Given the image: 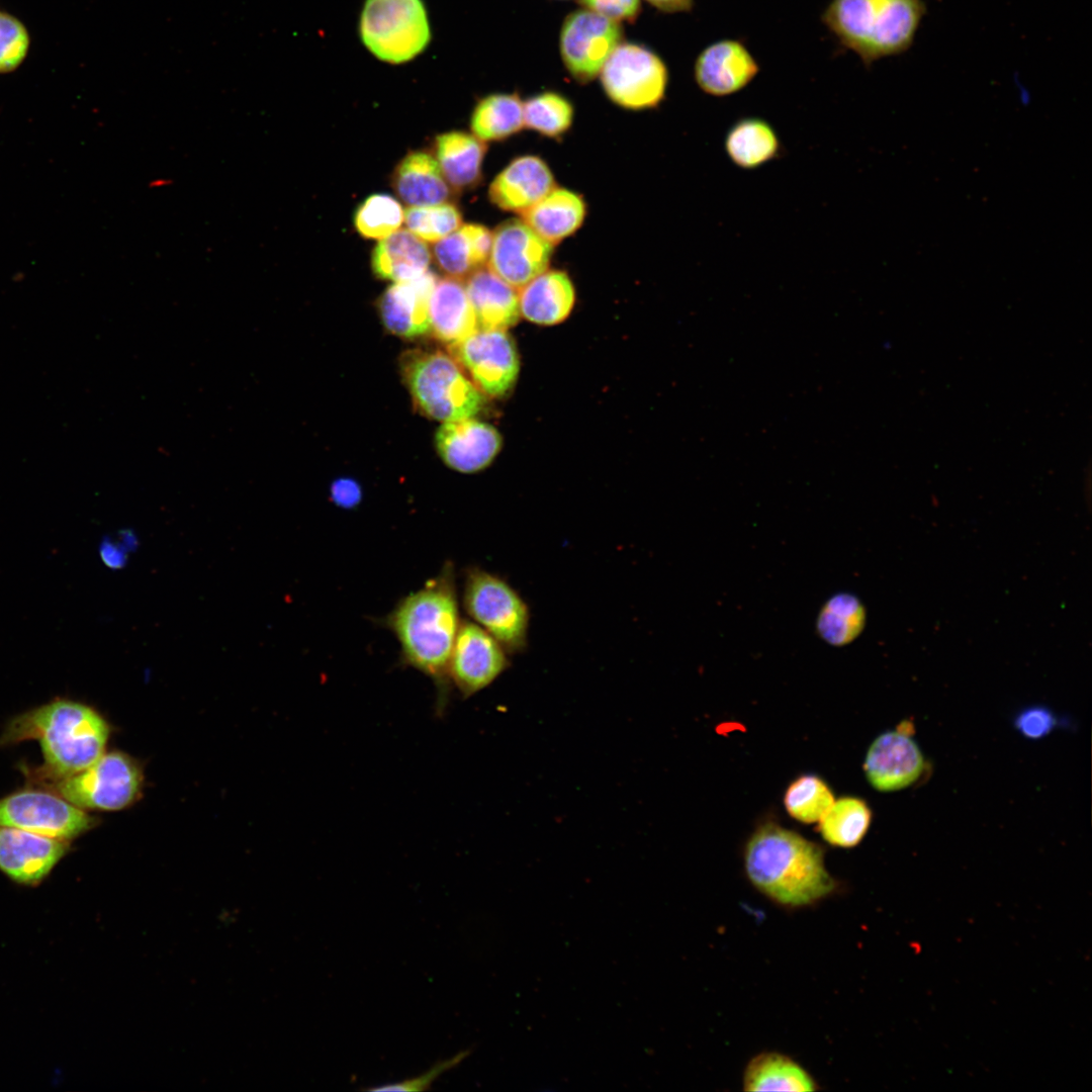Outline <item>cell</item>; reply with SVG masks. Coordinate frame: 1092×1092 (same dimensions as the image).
<instances>
[{"mask_svg": "<svg viewBox=\"0 0 1092 1092\" xmlns=\"http://www.w3.org/2000/svg\"><path fill=\"white\" fill-rule=\"evenodd\" d=\"M461 620L451 561L421 588L400 599L382 620L399 644V662L433 681L438 712L444 711L452 690L450 660Z\"/></svg>", "mask_w": 1092, "mask_h": 1092, "instance_id": "obj_1", "label": "cell"}, {"mask_svg": "<svg viewBox=\"0 0 1092 1092\" xmlns=\"http://www.w3.org/2000/svg\"><path fill=\"white\" fill-rule=\"evenodd\" d=\"M744 864L752 885L785 907L814 904L836 887L821 847L772 823L758 827L749 838Z\"/></svg>", "mask_w": 1092, "mask_h": 1092, "instance_id": "obj_2", "label": "cell"}, {"mask_svg": "<svg viewBox=\"0 0 1092 1092\" xmlns=\"http://www.w3.org/2000/svg\"><path fill=\"white\" fill-rule=\"evenodd\" d=\"M109 735L106 721L91 707L70 700H55L24 712L5 728L1 745L38 740L44 759L35 780L76 774L97 760Z\"/></svg>", "mask_w": 1092, "mask_h": 1092, "instance_id": "obj_3", "label": "cell"}, {"mask_svg": "<svg viewBox=\"0 0 1092 1092\" xmlns=\"http://www.w3.org/2000/svg\"><path fill=\"white\" fill-rule=\"evenodd\" d=\"M925 6L922 0H831L822 19L866 64L906 51Z\"/></svg>", "mask_w": 1092, "mask_h": 1092, "instance_id": "obj_4", "label": "cell"}, {"mask_svg": "<svg viewBox=\"0 0 1092 1092\" xmlns=\"http://www.w3.org/2000/svg\"><path fill=\"white\" fill-rule=\"evenodd\" d=\"M399 367L415 408L428 419L457 421L481 410L483 394L449 353L411 350Z\"/></svg>", "mask_w": 1092, "mask_h": 1092, "instance_id": "obj_5", "label": "cell"}, {"mask_svg": "<svg viewBox=\"0 0 1092 1092\" xmlns=\"http://www.w3.org/2000/svg\"><path fill=\"white\" fill-rule=\"evenodd\" d=\"M462 606L472 621L494 637L510 655L526 651L530 608L506 579L479 566L467 567Z\"/></svg>", "mask_w": 1092, "mask_h": 1092, "instance_id": "obj_6", "label": "cell"}, {"mask_svg": "<svg viewBox=\"0 0 1092 1092\" xmlns=\"http://www.w3.org/2000/svg\"><path fill=\"white\" fill-rule=\"evenodd\" d=\"M359 32L365 48L382 62H410L428 47L431 28L422 0H366Z\"/></svg>", "mask_w": 1092, "mask_h": 1092, "instance_id": "obj_7", "label": "cell"}, {"mask_svg": "<svg viewBox=\"0 0 1092 1092\" xmlns=\"http://www.w3.org/2000/svg\"><path fill=\"white\" fill-rule=\"evenodd\" d=\"M35 783L80 809L115 811L136 800L143 775L128 755L112 751L76 774Z\"/></svg>", "mask_w": 1092, "mask_h": 1092, "instance_id": "obj_8", "label": "cell"}, {"mask_svg": "<svg viewBox=\"0 0 1092 1092\" xmlns=\"http://www.w3.org/2000/svg\"><path fill=\"white\" fill-rule=\"evenodd\" d=\"M600 77L607 96L617 105L633 110L659 104L668 83L664 62L652 51L629 42L618 44Z\"/></svg>", "mask_w": 1092, "mask_h": 1092, "instance_id": "obj_9", "label": "cell"}, {"mask_svg": "<svg viewBox=\"0 0 1092 1092\" xmlns=\"http://www.w3.org/2000/svg\"><path fill=\"white\" fill-rule=\"evenodd\" d=\"M96 824L85 810L47 789H25L0 799V825L74 839Z\"/></svg>", "mask_w": 1092, "mask_h": 1092, "instance_id": "obj_10", "label": "cell"}, {"mask_svg": "<svg viewBox=\"0 0 1092 1092\" xmlns=\"http://www.w3.org/2000/svg\"><path fill=\"white\" fill-rule=\"evenodd\" d=\"M448 353L483 395L503 396L518 378V352L514 340L505 330L478 329L449 345Z\"/></svg>", "mask_w": 1092, "mask_h": 1092, "instance_id": "obj_11", "label": "cell"}, {"mask_svg": "<svg viewBox=\"0 0 1092 1092\" xmlns=\"http://www.w3.org/2000/svg\"><path fill=\"white\" fill-rule=\"evenodd\" d=\"M621 38L620 22L579 9L568 14L562 23L560 56L569 74L576 81L586 83L600 75Z\"/></svg>", "mask_w": 1092, "mask_h": 1092, "instance_id": "obj_12", "label": "cell"}, {"mask_svg": "<svg viewBox=\"0 0 1092 1092\" xmlns=\"http://www.w3.org/2000/svg\"><path fill=\"white\" fill-rule=\"evenodd\" d=\"M510 654L487 631L462 619L450 660V681L463 699L489 687L510 666Z\"/></svg>", "mask_w": 1092, "mask_h": 1092, "instance_id": "obj_13", "label": "cell"}, {"mask_svg": "<svg viewBox=\"0 0 1092 1092\" xmlns=\"http://www.w3.org/2000/svg\"><path fill=\"white\" fill-rule=\"evenodd\" d=\"M553 245L522 218L509 219L492 232L487 268L519 290L548 269Z\"/></svg>", "mask_w": 1092, "mask_h": 1092, "instance_id": "obj_14", "label": "cell"}, {"mask_svg": "<svg viewBox=\"0 0 1092 1092\" xmlns=\"http://www.w3.org/2000/svg\"><path fill=\"white\" fill-rule=\"evenodd\" d=\"M69 849L67 840L0 825V871L16 883L39 884Z\"/></svg>", "mask_w": 1092, "mask_h": 1092, "instance_id": "obj_15", "label": "cell"}, {"mask_svg": "<svg viewBox=\"0 0 1092 1092\" xmlns=\"http://www.w3.org/2000/svg\"><path fill=\"white\" fill-rule=\"evenodd\" d=\"M437 453L447 467L460 473L486 468L502 447V437L491 425L473 418L442 423L435 435Z\"/></svg>", "mask_w": 1092, "mask_h": 1092, "instance_id": "obj_16", "label": "cell"}, {"mask_svg": "<svg viewBox=\"0 0 1092 1092\" xmlns=\"http://www.w3.org/2000/svg\"><path fill=\"white\" fill-rule=\"evenodd\" d=\"M864 772L880 792H895L915 783L924 769V758L906 729L878 736L868 749Z\"/></svg>", "mask_w": 1092, "mask_h": 1092, "instance_id": "obj_17", "label": "cell"}, {"mask_svg": "<svg viewBox=\"0 0 1092 1092\" xmlns=\"http://www.w3.org/2000/svg\"><path fill=\"white\" fill-rule=\"evenodd\" d=\"M759 67L747 48L735 39H722L705 48L695 63V80L705 93L724 97L745 88Z\"/></svg>", "mask_w": 1092, "mask_h": 1092, "instance_id": "obj_18", "label": "cell"}, {"mask_svg": "<svg viewBox=\"0 0 1092 1092\" xmlns=\"http://www.w3.org/2000/svg\"><path fill=\"white\" fill-rule=\"evenodd\" d=\"M554 187L548 165L537 156L524 155L512 160L495 176L488 196L498 208L522 214Z\"/></svg>", "mask_w": 1092, "mask_h": 1092, "instance_id": "obj_19", "label": "cell"}, {"mask_svg": "<svg viewBox=\"0 0 1092 1092\" xmlns=\"http://www.w3.org/2000/svg\"><path fill=\"white\" fill-rule=\"evenodd\" d=\"M436 280L428 271L416 279L393 283L381 294L378 310L388 332L404 339L429 332V299Z\"/></svg>", "mask_w": 1092, "mask_h": 1092, "instance_id": "obj_20", "label": "cell"}, {"mask_svg": "<svg viewBox=\"0 0 1092 1092\" xmlns=\"http://www.w3.org/2000/svg\"><path fill=\"white\" fill-rule=\"evenodd\" d=\"M429 333L448 346L478 330L463 280L437 278L429 299Z\"/></svg>", "mask_w": 1092, "mask_h": 1092, "instance_id": "obj_21", "label": "cell"}, {"mask_svg": "<svg viewBox=\"0 0 1092 1092\" xmlns=\"http://www.w3.org/2000/svg\"><path fill=\"white\" fill-rule=\"evenodd\" d=\"M478 329L505 330L520 320L519 292L487 267L464 280Z\"/></svg>", "mask_w": 1092, "mask_h": 1092, "instance_id": "obj_22", "label": "cell"}, {"mask_svg": "<svg viewBox=\"0 0 1092 1092\" xmlns=\"http://www.w3.org/2000/svg\"><path fill=\"white\" fill-rule=\"evenodd\" d=\"M518 292L521 315L542 326L562 323L571 312L575 301L570 278L559 270H545Z\"/></svg>", "mask_w": 1092, "mask_h": 1092, "instance_id": "obj_23", "label": "cell"}, {"mask_svg": "<svg viewBox=\"0 0 1092 1092\" xmlns=\"http://www.w3.org/2000/svg\"><path fill=\"white\" fill-rule=\"evenodd\" d=\"M391 184L398 198L408 206L441 204L451 196L436 158L423 151L408 153L396 165Z\"/></svg>", "mask_w": 1092, "mask_h": 1092, "instance_id": "obj_24", "label": "cell"}, {"mask_svg": "<svg viewBox=\"0 0 1092 1092\" xmlns=\"http://www.w3.org/2000/svg\"><path fill=\"white\" fill-rule=\"evenodd\" d=\"M432 253L426 242L408 230L379 240L371 255L373 274L393 283L416 279L429 271Z\"/></svg>", "mask_w": 1092, "mask_h": 1092, "instance_id": "obj_25", "label": "cell"}, {"mask_svg": "<svg viewBox=\"0 0 1092 1092\" xmlns=\"http://www.w3.org/2000/svg\"><path fill=\"white\" fill-rule=\"evenodd\" d=\"M492 233L477 223L461 224L459 229L436 242L432 257L448 276L465 280L487 263Z\"/></svg>", "mask_w": 1092, "mask_h": 1092, "instance_id": "obj_26", "label": "cell"}, {"mask_svg": "<svg viewBox=\"0 0 1092 1092\" xmlns=\"http://www.w3.org/2000/svg\"><path fill=\"white\" fill-rule=\"evenodd\" d=\"M585 212V202L579 194L569 189L554 187L523 212L521 217L554 246L581 226Z\"/></svg>", "mask_w": 1092, "mask_h": 1092, "instance_id": "obj_27", "label": "cell"}, {"mask_svg": "<svg viewBox=\"0 0 1092 1092\" xmlns=\"http://www.w3.org/2000/svg\"><path fill=\"white\" fill-rule=\"evenodd\" d=\"M435 150L436 160L450 188L462 191L477 184L486 152L484 142L474 134L452 130L436 136Z\"/></svg>", "mask_w": 1092, "mask_h": 1092, "instance_id": "obj_28", "label": "cell"}, {"mask_svg": "<svg viewBox=\"0 0 1092 1092\" xmlns=\"http://www.w3.org/2000/svg\"><path fill=\"white\" fill-rule=\"evenodd\" d=\"M724 147L730 161L745 170L775 160L782 148L775 128L758 117L737 120L727 131Z\"/></svg>", "mask_w": 1092, "mask_h": 1092, "instance_id": "obj_29", "label": "cell"}, {"mask_svg": "<svg viewBox=\"0 0 1092 1092\" xmlns=\"http://www.w3.org/2000/svg\"><path fill=\"white\" fill-rule=\"evenodd\" d=\"M745 1091H815L810 1074L791 1058L779 1053H763L747 1065L743 1077Z\"/></svg>", "mask_w": 1092, "mask_h": 1092, "instance_id": "obj_30", "label": "cell"}, {"mask_svg": "<svg viewBox=\"0 0 1092 1092\" xmlns=\"http://www.w3.org/2000/svg\"><path fill=\"white\" fill-rule=\"evenodd\" d=\"M470 127L484 143L510 138L524 127L523 101L515 93L487 95L475 105Z\"/></svg>", "mask_w": 1092, "mask_h": 1092, "instance_id": "obj_31", "label": "cell"}, {"mask_svg": "<svg viewBox=\"0 0 1092 1092\" xmlns=\"http://www.w3.org/2000/svg\"><path fill=\"white\" fill-rule=\"evenodd\" d=\"M872 820L867 803L856 797L834 801L819 822L822 837L831 845L852 847L866 835Z\"/></svg>", "mask_w": 1092, "mask_h": 1092, "instance_id": "obj_32", "label": "cell"}, {"mask_svg": "<svg viewBox=\"0 0 1092 1092\" xmlns=\"http://www.w3.org/2000/svg\"><path fill=\"white\" fill-rule=\"evenodd\" d=\"M866 610L859 600L850 594H838L829 599L817 618L820 637L833 646L852 642L863 630Z\"/></svg>", "mask_w": 1092, "mask_h": 1092, "instance_id": "obj_33", "label": "cell"}, {"mask_svg": "<svg viewBox=\"0 0 1092 1092\" xmlns=\"http://www.w3.org/2000/svg\"><path fill=\"white\" fill-rule=\"evenodd\" d=\"M573 113L571 102L553 91L541 92L523 102L524 126L548 138L566 132Z\"/></svg>", "mask_w": 1092, "mask_h": 1092, "instance_id": "obj_34", "label": "cell"}, {"mask_svg": "<svg viewBox=\"0 0 1092 1092\" xmlns=\"http://www.w3.org/2000/svg\"><path fill=\"white\" fill-rule=\"evenodd\" d=\"M833 802L829 787L820 778L811 775L795 780L784 798L790 816L803 823L819 821Z\"/></svg>", "mask_w": 1092, "mask_h": 1092, "instance_id": "obj_35", "label": "cell"}, {"mask_svg": "<svg viewBox=\"0 0 1092 1092\" xmlns=\"http://www.w3.org/2000/svg\"><path fill=\"white\" fill-rule=\"evenodd\" d=\"M404 211L400 203L387 194H372L356 209V231L366 239L381 240L399 230Z\"/></svg>", "mask_w": 1092, "mask_h": 1092, "instance_id": "obj_36", "label": "cell"}, {"mask_svg": "<svg viewBox=\"0 0 1092 1092\" xmlns=\"http://www.w3.org/2000/svg\"><path fill=\"white\" fill-rule=\"evenodd\" d=\"M403 221L406 230L425 242L436 243L462 224L459 209L444 202L428 206H408Z\"/></svg>", "mask_w": 1092, "mask_h": 1092, "instance_id": "obj_37", "label": "cell"}, {"mask_svg": "<svg viewBox=\"0 0 1092 1092\" xmlns=\"http://www.w3.org/2000/svg\"><path fill=\"white\" fill-rule=\"evenodd\" d=\"M30 42L24 23L9 12L0 10V74L11 73L23 64Z\"/></svg>", "mask_w": 1092, "mask_h": 1092, "instance_id": "obj_38", "label": "cell"}, {"mask_svg": "<svg viewBox=\"0 0 1092 1092\" xmlns=\"http://www.w3.org/2000/svg\"><path fill=\"white\" fill-rule=\"evenodd\" d=\"M470 1054L469 1050L461 1051L454 1057L440 1061L435 1064L429 1071L420 1075L419 1077L407 1079L401 1082L384 1084L377 1087H371L369 1091H423L430 1088L432 1083L437 1080L443 1073L458 1066L463 1060H465Z\"/></svg>", "mask_w": 1092, "mask_h": 1092, "instance_id": "obj_39", "label": "cell"}, {"mask_svg": "<svg viewBox=\"0 0 1092 1092\" xmlns=\"http://www.w3.org/2000/svg\"><path fill=\"white\" fill-rule=\"evenodd\" d=\"M1053 712L1042 706L1021 711L1015 718V727L1025 737L1037 739L1048 735L1056 726Z\"/></svg>", "mask_w": 1092, "mask_h": 1092, "instance_id": "obj_40", "label": "cell"}, {"mask_svg": "<svg viewBox=\"0 0 1092 1092\" xmlns=\"http://www.w3.org/2000/svg\"><path fill=\"white\" fill-rule=\"evenodd\" d=\"M581 5L590 11L615 21H631L640 10V0H580Z\"/></svg>", "mask_w": 1092, "mask_h": 1092, "instance_id": "obj_41", "label": "cell"}, {"mask_svg": "<svg viewBox=\"0 0 1092 1092\" xmlns=\"http://www.w3.org/2000/svg\"><path fill=\"white\" fill-rule=\"evenodd\" d=\"M362 488L351 477L335 479L330 486V498L333 504L344 510L355 509L362 500Z\"/></svg>", "mask_w": 1092, "mask_h": 1092, "instance_id": "obj_42", "label": "cell"}, {"mask_svg": "<svg viewBox=\"0 0 1092 1092\" xmlns=\"http://www.w3.org/2000/svg\"><path fill=\"white\" fill-rule=\"evenodd\" d=\"M651 5L665 12H682L693 7L694 0H646Z\"/></svg>", "mask_w": 1092, "mask_h": 1092, "instance_id": "obj_43", "label": "cell"}]
</instances>
